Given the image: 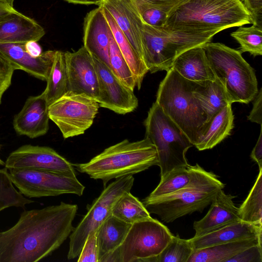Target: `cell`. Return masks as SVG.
I'll return each instance as SVG.
<instances>
[{"instance_id": "6da1fadb", "label": "cell", "mask_w": 262, "mask_h": 262, "mask_svg": "<svg viewBox=\"0 0 262 262\" xmlns=\"http://www.w3.org/2000/svg\"><path fill=\"white\" fill-rule=\"evenodd\" d=\"M77 210L61 202L23 212L13 227L0 232V262H36L51 254L73 230Z\"/></svg>"}, {"instance_id": "7a4b0ae2", "label": "cell", "mask_w": 262, "mask_h": 262, "mask_svg": "<svg viewBox=\"0 0 262 262\" xmlns=\"http://www.w3.org/2000/svg\"><path fill=\"white\" fill-rule=\"evenodd\" d=\"M158 163L156 148L145 137L135 142L125 139L105 149L89 162L74 166L91 178L102 180L106 187L112 179L142 172Z\"/></svg>"}, {"instance_id": "3957f363", "label": "cell", "mask_w": 262, "mask_h": 262, "mask_svg": "<svg viewBox=\"0 0 262 262\" xmlns=\"http://www.w3.org/2000/svg\"><path fill=\"white\" fill-rule=\"evenodd\" d=\"M241 0H188L168 16L164 27L172 29H218L252 24Z\"/></svg>"}, {"instance_id": "277c9868", "label": "cell", "mask_w": 262, "mask_h": 262, "mask_svg": "<svg viewBox=\"0 0 262 262\" xmlns=\"http://www.w3.org/2000/svg\"><path fill=\"white\" fill-rule=\"evenodd\" d=\"M190 182L183 188L168 195L142 203L149 213L158 215L165 223L198 211L202 212L225 184L213 172L207 171L198 164L192 166Z\"/></svg>"}, {"instance_id": "5b68a950", "label": "cell", "mask_w": 262, "mask_h": 262, "mask_svg": "<svg viewBox=\"0 0 262 262\" xmlns=\"http://www.w3.org/2000/svg\"><path fill=\"white\" fill-rule=\"evenodd\" d=\"M196 83L184 78L171 68L159 84L156 101L193 146L207 120L205 112L192 93Z\"/></svg>"}, {"instance_id": "8992f818", "label": "cell", "mask_w": 262, "mask_h": 262, "mask_svg": "<svg viewBox=\"0 0 262 262\" xmlns=\"http://www.w3.org/2000/svg\"><path fill=\"white\" fill-rule=\"evenodd\" d=\"M218 29H172L143 23L141 29L143 61L151 73L169 70L175 58L192 48L210 42Z\"/></svg>"}, {"instance_id": "52a82bcc", "label": "cell", "mask_w": 262, "mask_h": 262, "mask_svg": "<svg viewBox=\"0 0 262 262\" xmlns=\"http://www.w3.org/2000/svg\"><path fill=\"white\" fill-rule=\"evenodd\" d=\"M209 66L222 84L230 104L248 103L258 92L255 71L242 53L220 42L203 46Z\"/></svg>"}, {"instance_id": "ba28073f", "label": "cell", "mask_w": 262, "mask_h": 262, "mask_svg": "<svg viewBox=\"0 0 262 262\" xmlns=\"http://www.w3.org/2000/svg\"><path fill=\"white\" fill-rule=\"evenodd\" d=\"M144 125L146 137L157 151L161 178L173 169L189 165L186 153L193 144L156 102L149 108Z\"/></svg>"}, {"instance_id": "9c48e42d", "label": "cell", "mask_w": 262, "mask_h": 262, "mask_svg": "<svg viewBox=\"0 0 262 262\" xmlns=\"http://www.w3.org/2000/svg\"><path fill=\"white\" fill-rule=\"evenodd\" d=\"M173 235L167 227L151 217L136 222L107 262H147L162 252Z\"/></svg>"}, {"instance_id": "30bf717a", "label": "cell", "mask_w": 262, "mask_h": 262, "mask_svg": "<svg viewBox=\"0 0 262 262\" xmlns=\"http://www.w3.org/2000/svg\"><path fill=\"white\" fill-rule=\"evenodd\" d=\"M134 182L133 175L118 179L105 187L99 196L90 206L86 214L70 235L68 258L78 256L88 235L97 230L112 214L113 208L118 200L125 192L130 191Z\"/></svg>"}, {"instance_id": "8fae6325", "label": "cell", "mask_w": 262, "mask_h": 262, "mask_svg": "<svg viewBox=\"0 0 262 262\" xmlns=\"http://www.w3.org/2000/svg\"><path fill=\"white\" fill-rule=\"evenodd\" d=\"M99 107L95 99L86 94L68 92L49 105L48 113L67 139L83 134L93 124Z\"/></svg>"}, {"instance_id": "7c38bea8", "label": "cell", "mask_w": 262, "mask_h": 262, "mask_svg": "<svg viewBox=\"0 0 262 262\" xmlns=\"http://www.w3.org/2000/svg\"><path fill=\"white\" fill-rule=\"evenodd\" d=\"M8 169L13 184L28 198L69 193L81 196L85 189L76 177L30 168Z\"/></svg>"}, {"instance_id": "4fadbf2b", "label": "cell", "mask_w": 262, "mask_h": 262, "mask_svg": "<svg viewBox=\"0 0 262 262\" xmlns=\"http://www.w3.org/2000/svg\"><path fill=\"white\" fill-rule=\"evenodd\" d=\"M5 167L43 170L76 177L74 165L47 146L23 145L10 154Z\"/></svg>"}, {"instance_id": "5bb4252c", "label": "cell", "mask_w": 262, "mask_h": 262, "mask_svg": "<svg viewBox=\"0 0 262 262\" xmlns=\"http://www.w3.org/2000/svg\"><path fill=\"white\" fill-rule=\"evenodd\" d=\"M92 57L98 77L99 106L122 115L134 111L138 105L134 91L124 85L108 67Z\"/></svg>"}, {"instance_id": "9a60e30c", "label": "cell", "mask_w": 262, "mask_h": 262, "mask_svg": "<svg viewBox=\"0 0 262 262\" xmlns=\"http://www.w3.org/2000/svg\"><path fill=\"white\" fill-rule=\"evenodd\" d=\"M64 53L68 92L84 94L97 101L99 98L98 77L91 54L84 46L76 52Z\"/></svg>"}, {"instance_id": "2e32d148", "label": "cell", "mask_w": 262, "mask_h": 262, "mask_svg": "<svg viewBox=\"0 0 262 262\" xmlns=\"http://www.w3.org/2000/svg\"><path fill=\"white\" fill-rule=\"evenodd\" d=\"M48 107L43 92L29 97L13 118V126L16 133L32 139L47 134L50 120Z\"/></svg>"}, {"instance_id": "e0dca14e", "label": "cell", "mask_w": 262, "mask_h": 262, "mask_svg": "<svg viewBox=\"0 0 262 262\" xmlns=\"http://www.w3.org/2000/svg\"><path fill=\"white\" fill-rule=\"evenodd\" d=\"M111 30L101 6L86 15L83 27L84 47L92 56L110 69V36Z\"/></svg>"}, {"instance_id": "ac0fdd59", "label": "cell", "mask_w": 262, "mask_h": 262, "mask_svg": "<svg viewBox=\"0 0 262 262\" xmlns=\"http://www.w3.org/2000/svg\"><path fill=\"white\" fill-rule=\"evenodd\" d=\"M0 54L15 65L32 76L47 81L55 57V51L42 52L37 57L31 56L26 50L25 43H0Z\"/></svg>"}, {"instance_id": "d6986e66", "label": "cell", "mask_w": 262, "mask_h": 262, "mask_svg": "<svg viewBox=\"0 0 262 262\" xmlns=\"http://www.w3.org/2000/svg\"><path fill=\"white\" fill-rule=\"evenodd\" d=\"M235 198L221 189L212 200L207 214L201 220L195 221L193 237H198L230 224L241 221L238 208L233 201Z\"/></svg>"}, {"instance_id": "ffe728a7", "label": "cell", "mask_w": 262, "mask_h": 262, "mask_svg": "<svg viewBox=\"0 0 262 262\" xmlns=\"http://www.w3.org/2000/svg\"><path fill=\"white\" fill-rule=\"evenodd\" d=\"M100 5L108 11L134 49L143 60L141 33L143 22L128 0H103Z\"/></svg>"}, {"instance_id": "44dd1931", "label": "cell", "mask_w": 262, "mask_h": 262, "mask_svg": "<svg viewBox=\"0 0 262 262\" xmlns=\"http://www.w3.org/2000/svg\"><path fill=\"white\" fill-rule=\"evenodd\" d=\"M262 225L239 221L190 239L194 250L261 236Z\"/></svg>"}, {"instance_id": "7402d4cb", "label": "cell", "mask_w": 262, "mask_h": 262, "mask_svg": "<svg viewBox=\"0 0 262 262\" xmlns=\"http://www.w3.org/2000/svg\"><path fill=\"white\" fill-rule=\"evenodd\" d=\"M45 34L39 24L17 11L0 22V43L38 41Z\"/></svg>"}, {"instance_id": "603a6c76", "label": "cell", "mask_w": 262, "mask_h": 262, "mask_svg": "<svg viewBox=\"0 0 262 262\" xmlns=\"http://www.w3.org/2000/svg\"><path fill=\"white\" fill-rule=\"evenodd\" d=\"M171 68L190 81L202 82L216 79L203 46L191 48L179 55Z\"/></svg>"}, {"instance_id": "cb8c5ba5", "label": "cell", "mask_w": 262, "mask_h": 262, "mask_svg": "<svg viewBox=\"0 0 262 262\" xmlns=\"http://www.w3.org/2000/svg\"><path fill=\"white\" fill-rule=\"evenodd\" d=\"M234 116L231 104H228L205 123L198 141L194 145L199 150L213 148L230 134Z\"/></svg>"}, {"instance_id": "d4e9b609", "label": "cell", "mask_w": 262, "mask_h": 262, "mask_svg": "<svg viewBox=\"0 0 262 262\" xmlns=\"http://www.w3.org/2000/svg\"><path fill=\"white\" fill-rule=\"evenodd\" d=\"M131 224L110 215L97 230L98 262H107L124 239Z\"/></svg>"}, {"instance_id": "484cf974", "label": "cell", "mask_w": 262, "mask_h": 262, "mask_svg": "<svg viewBox=\"0 0 262 262\" xmlns=\"http://www.w3.org/2000/svg\"><path fill=\"white\" fill-rule=\"evenodd\" d=\"M261 236L194 250L187 262H226L243 250L261 243Z\"/></svg>"}, {"instance_id": "4316f807", "label": "cell", "mask_w": 262, "mask_h": 262, "mask_svg": "<svg viewBox=\"0 0 262 262\" xmlns=\"http://www.w3.org/2000/svg\"><path fill=\"white\" fill-rule=\"evenodd\" d=\"M99 6L102 9L114 38L134 76L136 86L140 89L144 76L149 72L148 70L143 59L134 49L112 16L105 8L101 5Z\"/></svg>"}, {"instance_id": "83f0119b", "label": "cell", "mask_w": 262, "mask_h": 262, "mask_svg": "<svg viewBox=\"0 0 262 262\" xmlns=\"http://www.w3.org/2000/svg\"><path fill=\"white\" fill-rule=\"evenodd\" d=\"M201 107L205 112L207 122L215 113L230 104L225 90L217 79L197 82L192 92Z\"/></svg>"}, {"instance_id": "f1b7e54d", "label": "cell", "mask_w": 262, "mask_h": 262, "mask_svg": "<svg viewBox=\"0 0 262 262\" xmlns=\"http://www.w3.org/2000/svg\"><path fill=\"white\" fill-rule=\"evenodd\" d=\"M47 86L43 92L48 105L68 92V78L65 53L55 51Z\"/></svg>"}, {"instance_id": "f546056e", "label": "cell", "mask_w": 262, "mask_h": 262, "mask_svg": "<svg viewBox=\"0 0 262 262\" xmlns=\"http://www.w3.org/2000/svg\"><path fill=\"white\" fill-rule=\"evenodd\" d=\"M112 214L126 223H134L151 217L142 202L130 193H124L114 205Z\"/></svg>"}, {"instance_id": "4dcf8cb0", "label": "cell", "mask_w": 262, "mask_h": 262, "mask_svg": "<svg viewBox=\"0 0 262 262\" xmlns=\"http://www.w3.org/2000/svg\"><path fill=\"white\" fill-rule=\"evenodd\" d=\"M192 176V165L173 169L161 178L157 187L144 199L151 200L172 193L186 186Z\"/></svg>"}, {"instance_id": "1f68e13d", "label": "cell", "mask_w": 262, "mask_h": 262, "mask_svg": "<svg viewBox=\"0 0 262 262\" xmlns=\"http://www.w3.org/2000/svg\"><path fill=\"white\" fill-rule=\"evenodd\" d=\"M242 221L262 225V169L247 198L238 208Z\"/></svg>"}, {"instance_id": "d6a6232c", "label": "cell", "mask_w": 262, "mask_h": 262, "mask_svg": "<svg viewBox=\"0 0 262 262\" xmlns=\"http://www.w3.org/2000/svg\"><path fill=\"white\" fill-rule=\"evenodd\" d=\"M194 251L190 240L180 238L177 234L157 256L148 259L147 262H187Z\"/></svg>"}, {"instance_id": "836d02e7", "label": "cell", "mask_w": 262, "mask_h": 262, "mask_svg": "<svg viewBox=\"0 0 262 262\" xmlns=\"http://www.w3.org/2000/svg\"><path fill=\"white\" fill-rule=\"evenodd\" d=\"M230 35L240 45L242 53L249 52L254 56L262 55V27L253 24L250 27L241 26Z\"/></svg>"}, {"instance_id": "e575fe53", "label": "cell", "mask_w": 262, "mask_h": 262, "mask_svg": "<svg viewBox=\"0 0 262 262\" xmlns=\"http://www.w3.org/2000/svg\"><path fill=\"white\" fill-rule=\"evenodd\" d=\"M33 202L15 188L8 169H0V212L10 207L24 208Z\"/></svg>"}, {"instance_id": "d590c367", "label": "cell", "mask_w": 262, "mask_h": 262, "mask_svg": "<svg viewBox=\"0 0 262 262\" xmlns=\"http://www.w3.org/2000/svg\"><path fill=\"white\" fill-rule=\"evenodd\" d=\"M110 68L117 78L134 91L136 86L134 76L125 60L111 31L110 36Z\"/></svg>"}, {"instance_id": "8d00e7d4", "label": "cell", "mask_w": 262, "mask_h": 262, "mask_svg": "<svg viewBox=\"0 0 262 262\" xmlns=\"http://www.w3.org/2000/svg\"><path fill=\"white\" fill-rule=\"evenodd\" d=\"M128 1L143 23L154 27H162L165 24L169 14L161 8L142 0Z\"/></svg>"}, {"instance_id": "74e56055", "label": "cell", "mask_w": 262, "mask_h": 262, "mask_svg": "<svg viewBox=\"0 0 262 262\" xmlns=\"http://www.w3.org/2000/svg\"><path fill=\"white\" fill-rule=\"evenodd\" d=\"M78 262H98L97 230L87 236L79 255Z\"/></svg>"}, {"instance_id": "f35d334b", "label": "cell", "mask_w": 262, "mask_h": 262, "mask_svg": "<svg viewBox=\"0 0 262 262\" xmlns=\"http://www.w3.org/2000/svg\"><path fill=\"white\" fill-rule=\"evenodd\" d=\"M16 67L0 54V104L5 92L10 87Z\"/></svg>"}, {"instance_id": "ab89813d", "label": "cell", "mask_w": 262, "mask_h": 262, "mask_svg": "<svg viewBox=\"0 0 262 262\" xmlns=\"http://www.w3.org/2000/svg\"><path fill=\"white\" fill-rule=\"evenodd\" d=\"M226 262H262V244H258L250 247Z\"/></svg>"}, {"instance_id": "60d3db41", "label": "cell", "mask_w": 262, "mask_h": 262, "mask_svg": "<svg viewBox=\"0 0 262 262\" xmlns=\"http://www.w3.org/2000/svg\"><path fill=\"white\" fill-rule=\"evenodd\" d=\"M252 15L253 25L262 27V0H241Z\"/></svg>"}, {"instance_id": "b9f144b4", "label": "cell", "mask_w": 262, "mask_h": 262, "mask_svg": "<svg viewBox=\"0 0 262 262\" xmlns=\"http://www.w3.org/2000/svg\"><path fill=\"white\" fill-rule=\"evenodd\" d=\"M262 89L260 88L253 99V107L247 119L252 122L262 124Z\"/></svg>"}, {"instance_id": "7bdbcfd3", "label": "cell", "mask_w": 262, "mask_h": 262, "mask_svg": "<svg viewBox=\"0 0 262 262\" xmlns=\"http://www.w3.org/2000/svg\"><path fill=\"white\" fill-rule=\"evenodd\" d=\"M144 2L158 6L169 14L179 6L188 0H142Z\"/></svg>"}, {"instance_id": "ee69618b", "label": "cell", "mask_w": 262, "mask_h": 262, "mask_svg": "<svg viewBox=\"0 0 262 262\" xmlns=\"http://www.w3.org/2000/svg\"><path fill=\"white\" fill-rule=\"evenodd\" d=\"M261 125L258 140L251 151L250 157L257 164L259 170L262 169V132Z\"/></svg>"}, {"instance_id": "f6af8a7d", "label": "cell", "mask_w": 262, "mask_h": 262, "mask_svg": "<svg viewBox=\"0 0 262 262\" xmlns=\"http://www.w3.org/2000/svg\"><path fill=\"white\" fill-rule=\"evenodd\" d=\"M26 51L32 57H37L42 53L41 47L36 41H29L25 43Z\"/></svg>"}, {"instance_id": "bcb514c9", "label": "cell", "mask_w": 262, "mask_h": 262, "mask_svg": "<svg viewBox=\"0 0 262 262\" xmlns=\"http://www.w3.org/2000/svg\"><path fill=\"white\" fill-rule=\"evenodd\" d=\"M13 7L3 0H0V22L4 20L13 13L16 12Z\"/></svg>"}, {"instance_id": "7dc6e473", "label": "cell", "mask_w": 262, "mask_h": 262, "mask_svg": "<svg viewBox=\"0 0 262 262\" xmlns=\"http://www.w3.org/2000/svg\"><path fill=\"white\" fill-rule=\"evenodd\" d=\"M69 3L82 5H96L98 6L103 0H65Z\"/></svg>"}, {"instance_id": "c3c4849f", "label": "cell", "mask_w": 262, "mask_h": 262, "mask_svg": "<svg viewBox=\"0 0 262 262\" xmlns=\"http://www.w3.org/2000/svg\"><path fill=\"white\" fill-rule=\"evenodd\" d=\"M4 1H5V2H6L7 3H8L9 5H10V6L13 7V2L14 1V0H3Z\"/></svg>"}, {"instance_id": "681fc988", "label": "cell", "mask_w": 262, "mask_h": 262, "mask_svg": "<svg viewBox=\"0 0 262 262\" xmlns=\"http://www.w3.org/2000/svg\"><path fill=\"white\" fill-rule=\"evenodd\" d=\"M0 165L5 166V162L0 158Z\"/></svg>"}]
</instances>
